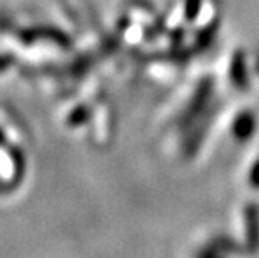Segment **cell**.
<instances>
[{
    "instance_id": "6da1fadb",
    "label": "cell",
    "mask_w": 259,
    "mask_h": 258,
    "mask_svg": "<svg viewBox=\"0 0 259 258\" xmlns=\"http://www.w3.org/2000/svg\"><path fill=\"white\" fill-rule=\"evenodd\" d=\"M199 7H201V0H189V5H187V19L192 20L196 15V12H199Z\"/></svg>"
},
{
    "instance_id": "7a4b0ae2",
    "label": "cell",
    "mask_w": 259,
    "mask_h": 258,
    "mask_svg": "<svg viewBox=\"0 0 259 258\" xmlns=\"http://www.w3.org/2000/svg\"><path fill=\"white\" fill-rule=\"evenodd\" d=\"M254 179H257L254 183V186H259V164L254 168V171H252V181H254Z\"/></svg>"
}]
</instances>
